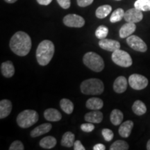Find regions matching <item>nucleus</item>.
I'll return each instance as SVG.
<instances>
[{"label": "nucleus", "mask_w": 150, "mask_h": 150, "mask_svg": "<svg viewBox=\"0 0 150 150\" xmlns=\"http://www.w3.org/2000/svg\"><path fill=\"white\" fill-rule=\"evenodd\" d=\"M63 24L68 27L81 28L85 24V20L83 17L76 14H68L63 19Z\"/></svg>", "instance_id": "obj_8"}, {"label": "nucleus", "mask_w": 150, "mask_h": 150, "mask_svg": "<svg viewBox=\"0 0 150 150\" xmlns=\"http://www.w3.org/2000/svg\"><path fill=\"white\" fill-rule=\"evenodd\" d=\"M81 93L86 95H99L104 91V85L99 79L91 78L84 80L80 86Z\"/></svg>", "instance_id": "obj_3"}, {"label": "nucleus", "mask_w": 150, "mask_h": 150, "mask_svg": "<svg viewBox=\"0 0 150 150\" xmlns=\"http://www.w3.org/2000/svg\"><path fill=\"white\" fill-rule=\"evenodd\" d=\"M142 18H143L142 11L135 7L127 10L124 16V19L127 22H132L135 24L141 21Z\"/></svg>", "instance_id": "obj_10"}, {"label": "nucleus", "mask_w": 150, "mask_h": 150, "mask_svg": "<svg viewBox=\"0 0 150 150\" xmlns=\"http://www.w3.org/2000/svg\"><path fill=\"white\" fill-rule=\"evenodd\" d=\"M37 2L40 5L47 6L52 2V0H36Z\"/></svg>", "instance_id": "obj_38"}, {"label": "nucleus", "mask_w": 150, "mask_h": 150, "mask_svg": "<svg viewBox=\"0 0 150 150\" xmlns=\"http://www.w3.org/2000/svg\"><path fill=\"white\" fill-rule=\"evenodd\" d=\"M147 149L150 150V139L148 140V142L147 143Z\"/></svg>", "instance_id": "obj_40"}, {"label": "nucleus", "mask_w": 150, "mask_h": 150, "mask_svg": "<svg viewBox=\"0 0 150 150\" xmlns=\"http://www.w3.org/2000/svg\"><path fill=\"white\" fill-rule=\"evenodd\" d=\"M6 3H8V4H13L15 2H16L18 0H4Z\"/></svg>", "instance_id": "obj_39"}, {"label": "nucleus", "mask_w": 150, "mask_h": 150, "mask_svg": "<svg viewBox=\"0 0 150 150\" xmlns=\"http://www.w3.org/2000/svg\"><path fill=\"white\" fill-rule=\"evenodd\" d=\"M38 113L34 110H24L18 114L17 124L22 129H27L34 125L38 120Z\"/></svg>", "instance_id": "obj_5"}, {"label": "nucleus", "mask_w": 150, "mask_h": 150, "mask_svg": "<svg viewBox=\"0 0 150 150\" xmlns=\"http://www.w3.org/2000/svg\"><path fill=\"white\" fill-rule=\"evenodd\" d=\"M125 11L122 8H119L115 10L112 13L110 18V22L111 23H115V22L121 21L125 16Z\"/></svg>", "instance_id": "obj_27"}, {"label": "nucleus", "mask_w": 150, "mask_h": 150, "mask_svg": "<svg viewBox=\"0 0 150 150\" xmlns=\"http://www.w3.org/2000/svg\"><path fill=\"white\" fill-rule=\"evenodd\" d=\"M52 128V125L50 123H44L42 125H39L33 129L31 131V136L32 138H36V137H39L42 135H44L45 134H47L51 131Z\"/></svg>", "instance_id": "obj_12"}, {"label": "nucleus", "mask_w": 150, "mask_h": 150, "mask_svg": "<svg viewBox=\"0 0 150 150\" xmlns=\"http://www.w3.org/2000/svg\"><path fill=\"white\" fill-rule=\"evenodd\" d=\"M55 47L51 40H45L40 42L36 50V59L40 65L45 66L48 65L53 58Z\"/></svg>", "instance_id": "obj_2"}, {"label": "nucleus", "mask_w": 150, "mask_h": 150, "mask_svg": "<svg viewBox=\"0 0 150 150\" xmlns=\"http://www.w3.org/2000/svg\"><path fill=\"white\" fill-rule=\"evenodd\" d=\"M44 117L47 121L58 122L61 120L62 115L58 110L50 108L45 110Z\"/></svg>", "instance_id": "obj_18"}, {"label": "nucleus", "mask_w": 150, "mask_h": 150, "mask_svg": "<svg viewBox=\"0 0 150 150\" xmlns=\"http://www.w3.org/2000/svg\"><path fill=\"white\" fill-rule=\"evenodd\" d=\"M102 134L104 137V140L107 142L111 141L114 136L112 131L109 129H103L102 130Z\"/></svg>", "instance_id": "obj_31"}, {"label": "nucleus", "mask_w": 150, "mask_h": 150, "mask_svg": "<svg viewBox=\"0 0 150 150\" xmlns=\"http://www.w3.org/2000/svg\"><path fill=\"white\" fill-rule=\"evenodd\" d=\"M12 102L8 99H2L0 102V119L2 120L10 115L12 110Z\"/></svg>", "instance_id": "obj_15"}, {"label": "nucleus", "mask_w": 150, "mask_h": 150, "mask_svg": "<svg viewBox=\"0 0 150 150\" xmlns=\"http://www.w3.org/2000/svg\"><path fill=\"white\" fill-rule=\"evenodd\" d=\"M83 64L90 70L95 72H100L104 68V61L102 57L93 52H87L83 57Z\"/></svg>", "instance_id": "obj_4"}, {"label": "nucleus", "mask_w": 150, "mask_h": 150, "mask_svg": "<svg viewBox=\"0 0 150 150\" xmlns=\"http://www.w3.org/2000/svg\"><path fill=\"white\" fill-rule=\"evenodd\" d=\"M124 115L122 112L119 109H114L112 110L110 115V120L111 123L115 126L121 125L123 120Z\"/></svg>", "instance_id": "obj_23"}, {"label": "nucleus", "mask_w": 150, "mask_h": 150, "mask_svg": "<svg viewBox=\"0 0 150 150\" xmlns=\"http://www.w3.org/2000/svg\"><path fill=\"white\" fill-rule=\"evenodd\" d=\"M127 42L128 45L135 51L145 52L147 50V46L146 43L137 35H131L127 38Z\"/></svg>", "instance_id": "obj_9"}, {"label": "nucleus", "mask_w": 150, "mask_h": 150, "mask_svg": "<svg viewBox=\"0 0 150 150\" xmlns=\"http://www.w3.org/2000/svg\"><path fill=\"white\" fill-rule=\"evenodd\" d=\"M132 110L137 115H142L147 111V107L142 101L136 100L133 104Z\"/></svg>", "instance_id": "obj_25"}, {"label": "nucleus", "mask_w": 150, "mask_h": 150, "mask_svg": "<svg viewBox=\"0 0 150 150\" xmlns=\"http://www.w3.org/2000/svg\"><path fill=\"white\" fill-rule=\"evenodd\" d=\"M99 46L103 50L113 52L120 49V43L117 40H112V39L104 38L99 40Z\"/></svg>", "instance_id": "obj_11"}, {"label": "nucleus", "mask_w": 150, "mask_h": 150, "mask_svg": "<svg viewBox=\"0 0 150 150\" xmlns=\"http://www.w3.org/2000/svg\"><path fill=\"white\" fill-rule=\"evenodd\" d=\"M94 0H76L77 5L80 7H86L92 4Z\"/></svg>", "instance_id": "obj_35"}, {"label": "nucleus", "mask_w": 150, "mask_h": 150, "mask_svg": "<svg viewBox=\"0 0 150 150\" xmlns=\"http://www.w3.org/2000/svg\"><path fill=\"white\" fill-rule=\"evenodd\" d=\"M56 1L60 6L63 9L69 8L71 6L70 0H56Z\"/></svg>", "instance_id": "obj_34"}, {"label": "nucleus", "mask_w": 150, "mask_h": 150, "mask_svg": "<svg viewBox=\"0 0 150 150\" xmlns=\"http://www.w3.org/2000/svg\"><path fill=\"white\" fill-rule=\"evenodd\" d=\"M103 113L99 110H93V111L87 112L84 116V119L86 122L91 123H101L103 120Z\"/></svg>", "instance_id": "obj_14"}, {"label": "nucleus", "mask_w": 150, "mask_h": 150, "mask_svg": "<svg viewBox=\"0 0 150 150\" xmlns=\"http://www.w3.org/2000/svg\"><path fill=\"white\" fill-rule=\"evenodd\" d=\"M57 141L54 136H48L43 138L40 141V146L43 149H50L55 147Z\"/></svg>", "instance_id": "obj_22"}, {"label": "nucleus", "mask_w": 150, "mask_h": 150, "mask_svg": "<svg viewBox=\"0 0 150 150\" xmlns=\"http://www.w3.org/2000/svg\"><path fill=\"white\" fill-rule=\"evenodd\" d=\"M129 146L125 140H116L110 145V150H127L129 149Z\"/></svg>", "instance_id": "obj_29"}, {"label": "nucleus", "mask_w": 150, "mask_h": 150, "mask_svg": "<svg viewBox=\"0 0 150 150\" xmlns=\"http://www.w3.org/2000/svg\"><path fill=\"white\" fill-rule=\"evenodd\" d=\"M133 127H134V122L131 120L125 121V122L121 124L119 130H118L120 136L122 138H128L131 135Z\"/></svg>", "instance_id": "obj_19"}, {"label": "nucleus", "mask_w": 150, "mask_h": 150, "mask_svg": "<svg viewBox=\"0 0 150 150\" xmlns=\"http://www.w3.org/2000/svg\"><path fill=\"white\" fill-rule=\"evenodd\" d=\"M60 106L66 114H71L74 110V104L70 99L63 98L60 101Z\"/></svg>", "instance_id": "obj_26"}, {"label": "nucleus", "mask_w": 150, "mask_h": 150, "mask_svg": "<svg viewBox=\"0 0 150 150\" xmlns=\"http://www.w3.org/2000/svg\"><path fill=\"white\" fill-rule=\"evenodd\" d=\"M105 149H106V146L101 143L96 144V145L93 147V150H105Z\"/></svg>", "instance_id": "obj_37"}, {"label": "nucleus", "mask_w": 150, "mask_h": 150, "mask_svg": "<svg viewBox=\"0 0 150 150\" xmlns=\"http://www.w3.org/2000/svg\"><path fill=\"white\" fill-rule=\"evenodd\" d=\"M136 29V25L135 23H132V22H127L121 27L119 31V35L120 37L122 38H128L132 35L133 33Z\"/></svg>", "instance_id": "obj_16"}, {"label": "nucleus", "mask_w": 150, "mask_h": 150, "mask_svg": "<svg viewBox=\"0 0 150 150\" xmlns=\"http://www.w3.org/2000/svg\"><path fill=\"white\" fill-rule=\"evenodd\" d=\"M129 84L133 89L140 91L145 88L148 85V79L145 76L138 74H131L129 78Z\"/></svg>", "instance_id": "obj_7"}, {"label": "nucleus", "mask_w": 150, "mask_h": 150, "mask_svg": "<svg viewBox=\"0 0 150 150\" xmlns=\"http://www.w3.org/2000/svg\"><path fill=\"white\" fill-rule=\"evenodd\" d=\"M74 139V134L72 132H70V131H67L62 137L61 142V145L65 147H72V146H74L75 142Z\"/></svg>", "instance_id": "obj_21"}, {"label": "nucleus", "mask_w": 150, "mask_h": 150, "mask_svg": "<svg viewBox=\"0 0 150 150\" xmlns=\"http://www.w3.org/2000/svg\"><path fill=\"white\" fill-rule=\"evenodd\" d=\"M31 39L27 33L18 31L11 37L9 46L11 51L19 56H25L31 49Z\"/></svg>", "instance_id": "obj_1"}, {"label": "nucleus", "mask_w": 150, "mask_h": 150, "mask_svg": "<svg viewBox=\"0 0 150 150\" xmlns=\"http://www.w3.org/2000/svg\"><path fill=\"white\" fill-rule=\"evenodd\" d=\"M111 59L115 64L122 67H129L133 63L132 59L129 53L120 49L112 52Z\"/></svg>", "instance_id": "obj_6"}, {"label": "nucleus", "mask_w": 150, "mask_h": 150, "mask_svg": "<svg viewBox=\"0 0 150 150\" xmlns=\"http://www.w3.org/2000/svg\"><path fill=\"white\" fill-rule=\"evenodd\" d=\"M1 73L6 78H11L15 74V67L13 63L11 61H7L1 63Z\"/></svg>", "instance_id": "obj_17"}, {"label": "nucleus", "mask_w": 150, "mask_h": 150, "mask_svg": "<svg viewBox=\"0 0 150 150\" xmlns=\"http://www.w3.org/2000/svg\"><path fill=\"white\" fill-rule=\"evenodd\" d=\"M86 108L92 110H100L104 106V102L102 99L98 97H92L88 99L86 103Z\"/></svg>", "instance_id": "obj_20"}, {"label": "nucleus", "mask_w": 150, "mask_h": 150, "mask_svg": "<svg viewBox=\"0 0 150 150\" xmlns=\"http://www.w3.org/2000/svg\"><path fill=\"white\" fill-rule=\"evenodd\" d=\"M112 11L111 6L105 4L100 6L95 11V16L99 19H104L106 18Z\"/></svg>", "instance_id": "obj_24"}, {"label": "nucleus", "mask_w": 150, "mask_h": 150, "mask_svg": "<svg viewBox=\"0 0 150 150\" xmlns=\"http://www.w3.org/2000/svg\"><path fill=\"white\" fill-rule=\"evenodd\" d=\"M134 7L141 11H150V0H136Z\"/></svg>", "instance_id": "obj_28"}, {"label": "nucleus", "mask_w": 150, "mask_h": 150, "mask_svg": "<svg viewBox=\"0 0 150 150\" xmlns=\"http://www.w3.org/2000/svg\"><path fill=\"white\" fill-rule=\"evenodd\" d=\"M115 1H121V0H115Z\"/></svg>", "instance_id": "obj_41"}, {"label": "nucleus", "mask_w": 150, "mask_h": 150, "mask_svg": "<svg viewBox=\"0 0 150 150\" xmlns=\"http://www.w3.org/2000/svg\"><path fill=\"white\" fill-rule=\"evenodd\" d=\"M81 129L83 132H92V131L95 129V125H93V123L88 122L87 123H83L81 125Z\"/></svg>", "instance_id": "obj_32"}, {"label": "nucleus", "mask_w": 150, "mask_h": 150, "mask_svg": "<svg viewBox=\"0 0 150 150\" xmlns=\"http://www.w3.org/2000/svg\"><path fill=\"white\" fill-rule=\"evenodd\" d=\"M127 85H128V82H127V79L123 76H120L114 81L112 88L115 93L119 94L123 93L127 89Z\"/></svg>", "instance_id": "obj_13"}, {"label": "nucleus", "mask_w": 150, "mask_h": 150, "mask_svg": "<svg viewBox=\"0 0 150 150\" xmlns=\"http://www.w3.org/2000/svg\"><path fill=\"white\" fill-rule=\"evenodd\" d=\"M108 34V28L104 25H100L95 31V36L99 40L106 38Z\"/></svg>", "instance_id": "obj_30"}, {"label": "nucleus", "mask_w": 150, "mask_h": 150, "mask_svg": "<svg viewBox=\"0 0 150 150\" xmlns=\"http://www.w3.org/2000/svg\"><path fill=\"white\" fill-rule=\"evenodd\" d=\"M10 150H24V147L22 142L20 140H16L13 142L9 147Z\"/></svg>", "instance_id": "obj_33"}, {"label": "nucleus", "mask_w": 150, "mask_h": 150, "mask_svg": "<svg viewBox=\"0 0 150 150\" xmlns=\"http://www.w3.org/2000/svg\"><path fill=\"white\" fill-rule=\"evenodd\" d=\"M74 150H85L86 148L82 145V143L79 140H76L74 144Z\"/></svg>", "instance_id": "obj_36"}]
</instances>
